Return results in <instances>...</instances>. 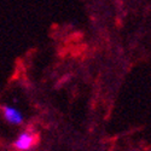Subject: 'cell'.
<instances>
[{
  "label": "cell",
  "mask_w": 151,
  "mask_h": 151,
  "mask_svg": "<svg viewBox=\"0 0 151 151\" xmlns=\"http://www.w3.org/2000/svg\"><path fill=\"white\" fill-rule=\"evenodd\" d=\"M1 109L4 112V117L9 123H12V124H21L22 123L23 116L17 109L7 106V105H3Z\"/></svg>",
  "instance_id": "1"
},
{
  "label": "cell",
  "mask_w": 151,
  "mask_h": 151,
  "mask_svg": "<svg viewBox=\"0 0 151 151\" xmlns=\"http://www.w3.org/2000/svg\"><path fill=\"white\" fill-rule=\"evenodd\" d=\"M33 144H34V137L32 133L28 132H23L15 140V146L18 150H28L33 146Z\"/></svg>",
  "instance_id": "2"
}]
</instances>
